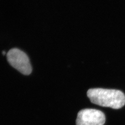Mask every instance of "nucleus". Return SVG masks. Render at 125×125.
Returning <instances> with one entry per match:
<instances>
[{"mask_svg": "<svg viewBox=\"0 0 125 125\" xmlns=\"http://www.w3.org/2000/svg\"><path fill=\"white\" fill-rule=\"evenodd\" d=\"M87 96L94 104L113 109H120L125 104V95L119 90L102 88L91 89Z\"/></svg>", "mask_w": 125, "mask_h": 125, "instance_id": "1", "label": "nucleus"}, {"mask_svg": "<svg viewBox=\"0 0 125 125\" xmlns=\"http://www.w3.org/2000/svg\"><path fill=\"white\" fill-rule=\"evenodd\" d=\"M9 64L24 75H29L32 72L30 59L26 53L18 48L10 50L7 54Z\"/></svg>", "mask_w": 125, "mask_h": 125, "instance_id": "2", "label": "nucleus"}, {"mask_svg": "<svg viewBox=\"0 0 125 125\" xmlns=\"http://www.w3.org/2000/svg\"><path fill=\"white\" fill-rule=\"evenodd\" d=\"M105 115L103 112L95 109H83L78 112L76 125H103Z\"/></svg>", "mask_w": 125, "mask_h": 125, "instance_id": "3", "label": "nucleus"}, {"mask_svg": "<svg viewBox=\"0 0 125 125\" xmlns=\"http://www.w3.org/2000/svg\"><path fill=\"white\" fill-rule=\"evenodd\" d=\"M2 55H5L6 54V52H5V51H2Z\"/></svg>", "mask_w": 125, "mask_h": 125, "instance_id": "4", "label": "nucleus"}]
</instances>
